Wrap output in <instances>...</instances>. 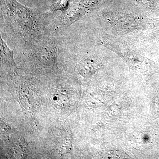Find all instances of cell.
<instances>
[{
  "label": "cell",
  "mask_w": 159,
  "mask_h": 159,
  "mask_svg": "<svg viewBox=\"0 0 159 159\" xmlns=\"http://www.w3.org/2000/svg\"><path fill=\"white\" fill-rule=\"evenodd\" d=\"M53 105L58 109L62 110L66 108L70 104V101L66 94L62 93L55 94L53 97Z\"/></svg>",
  "instance_id": "4"
},
{
  "label": "cell",
  "mask_w": 159,
  "mask_h": 159,
  "mask_svg": "<svg viewBox=\"0 0 159 159\" xmlns=\"http://www.w3.org/2000/svg\"><path fill=\"white\" fill-rule=\"evenodd\" d=\"M1 36L11 49L50 34L49 27L57 12L42 11L17 0H1Z\"/></svg>",
  "instance_id": "1"
},
{
  "label": "cell",
  "mask_w": 159,
  "mask_h": 159,
  "mask_svg": "<svg viewBox=\"0 0 159 159\" xmlns=\"http://www.w3.org/2000/svg\"><path fill=\"white\" fill-rule=\"evenodd\" d=\"M0 39L1 64L8 68L14 69L16 67L14 50L9 48L1 36Z\"/></svg>",
  "instance_id": "3"
},
{
  "label": "cell",
  "mask_w": 159,
  "mask_h": 159,
  "mask_svg": "<svg viewBox=\"0 0 159 159\" xmlns=\"http://www.w3.org/2000/svg\"><path fill=\"white\" fill-rule=\"evenodd\" d=\"M70 0H57L51 5L50 10L53 12L66 10L70 6Z\"/></svg>",
  "instance_id": "5"
},
{
  "label": "cell",
  "mask_w": 159,
  "mask_h": 159,
  "mask_svg": "<svg viewBox=\"0 0 159 159\" xmlns=\"http://www.w3.org/2000/svg\"><path fill=\"white\" fill-rule=\"evenodd\" d=\"M65 45L63 35L49 34L18 46L14 57L33 70L54 73L58 71L57 58Z\"/></svg>",
  "instance_id": "2"
},
{
  "label": "cell",
  "mask_w": 159,
  "mask_h": 159,
  "mask_svg": "<svg viewBox=\"0 0 159 159\" xmlns=\"http://www.w3.org/2000/svg\"><path fill=\"white\" fill-rule=\"evenodd\" d=\"M58 150L61 152L67 153L70 152L72 149V142L69 137H65L61 139L57 145Z\"/></svg>",
  "instance_id": "6"
},
{
  "label": "cell",
  "mask_w": 159,
  "mask_h": 159,
  "mask_svg": "<svg viewBox=\"0 0 159 159\" xmlns=\"http://www.w3.org/2000/svg\"><path fill=\"white\" fill-rule=\"evenodd\" d=\"M1 129L3 131H6V130H7V127H6V125L5 124H1Z\"/></svg>",
  "instance_id": "7"
}]
</instances>
